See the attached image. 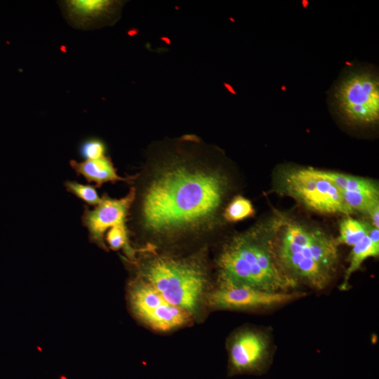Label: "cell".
<instances>
[{
    "label": "cell",
    "instance_id": "2e32d148",
    "mask_svg": "<svg viewBox=\"0 0 379 379\" xmlns=\"http://www.w3.org/2000/svg\"><path fill=\"white\" fill-rule=\"evenodd\" d=\"M105 240L109 248L114 251L123 248L131 260L135 259V251L129 244L128 228L126 227H114L107 230Z\"/></svg>",
    "mask_w": 379,
    "mask_h": 379
},
{
    "label": "cell",
    "instance_id": "52a82bcc",
    "mask_svg": "<svg viewBox=\"0 0 379 379\" xmlns=\"http://www.w3.org/2000/svg\"><path fill=\"white\" fill-rule=\"evenodd\" d=\"M129 301L135 316L154 331H172L187 325L192 319L187 312L167 302L140 277L130 285Z\"/></svg>",
    "mask_w": 379,
    "mask_h": 379
},
{
    "label": "cell",
    "instance_id": "7c38bea8",
    "mask_svg": "<svg viewBox=\"0 0 379 379\" xmlns=\"http://www.w3.org/2000/svg\"><path fill=\"white\" fill-rule=\"evenodd\" d=\"M320 174L332 182L340 192L361 193L379 199L378 184L365 178L319 170Z\"/></svg>",
    "mask_w": 379,
    "mask_h": 379
},
{
    "label": "cell",
    "instance_id": "5b68a950",
    "mask_svg": "<svg viewBox=\"0 0 379 379\" xmlns=\"http://www.w3.org/2000/svg\"><path fill=\"white\" fill-rule=\"evenodd\" d=\"M333 110L347 124L375 125L379 120V77L371 66L347 68L333 88Z\"/></svg>",
    "mask_w": 379,
    "mask_h": 379
},
{
    "label": "cell",
    "instance_id": "30bf717a",
    "mask_svg": "<svg viewBox=\"0 0 379 379\" xmlns=\"http://www.w3.org/2000/svg\"><path fill=\"white\" fill-rule=\"evenodd\" d=\"M135 196V188L120 199H112L105 194L93 209L85 206L81 222L88 231L90 240L106 248L105 234L112 227H126L128 213Z\"/></svg>",
    "mask_w": 379,
    "mask_h": 379
},
{
    "label": "cell",
    "instance_id": "e0dca14e",
    "mask_svg": "<svg viewBox=\"0 0 379 379\" xmlns=\"http://www.w3.org/2000/svg\"><path fill=\"white\" fill-rule=\"evenodd\" d=\"M251 202L241 197H235L225 209L224 218L229 222H237L254 215Z\"/></svg>",
    "mask_w": 379,
    "mask_h": 379
},
{
    "label": "cell",
    "instance_id": "d6986e66",
    "mask_svg": "<svg viewBox=\"0 0 379 379\" xmlns=\"http://www.w3.org/2000/svg\"><path fill=\"white\" fill-rule=\"evenodd\" d=\"M106 147L98 138H91L82 141L79 147L80 156L84 159H96L105 157Z\"/></svg>",
    "mask_w": 379,
    "mask_h": 379
},
{
    "label": "cell",
    "instance_id": "7a4b0ae2",
    "mask_svg": "<svg viewBox=\"0 0 379 379\" xmlns=\"http://www.w3.org/2000/svg\"><path fill=\"white\" fill-rule=\"evenodd\" d=\"M279 221L277 213L226 242L218 258V277L267 292L293 291L298 284L283 272L274 251Z\"/></svg>",
    "mask_w": 379,
    "mask_h": 379
},
{
    "label": "cell",
    "instance_id": "8992f818",
    "mask_svg": "<svg viewBox=\"0 0 379 379\" xmlns=\"http://www.w3.org/2000/svg\"><path fill=\"white\" fill-rule=\"evenodd\" d=\"M278 189L313 212L345 216L354 213L337 187L314 168L293 167L281 171Z\"/></svg>",
    "mask_w": 379,
    "mask_h": 379
},
{
    "label": "cell",
    "instance_id": "ba28073f",
    "mask_svg": "<svg viewBox=\"0 0 379 379\" xmlns=\"http://www.w3.org/2000/svg\"><path fill=\"white\" fill-rule=\"evenodd\" d=\"M304 295L296 291L267 292L218 277L217 285L208 293L206 299L213 309L248 310L276 307Z\"/></svg>",
    "mask_w": 379,
    "mask_h": 379
},
{
    "label": "cell",
    "instance_id": "277c9868",
    "mask_svg": "<svg viewBox=\"0 0 379 379\" xmlns=\"http://www.w3.org/2000/svg\"><path fill=\"white\" fill-rule=\"evenodd\" d=\"M139 274L171 305L192 317L199 313L208 284L206 267L199 257L156 255L142 262Z\"/></svg>",
    "mask_w": 379,
    "mask_h": 379
},
{
    "label": "cell",
    "instance_id": "8fae6325",
    "mask_svg": "<svg viewBox=\"0 0 379 379\" xmlns=\"http://www.w3.org/2000/svg\"><path fill=\"white\" fill-rule=\"evenodd\" d=\"M69 164L77 175L82 176L88 183L93 182L95 187L109 182L128 180L118 175L112 161L106 156L82 161L70 160Z\"/></svg>",
    "mask_w": 379,
    "mask_h": 379
},
{
    "label": "cell",
    "instance_id": "ac0fdd59",
    "mask_svg": "<svg viewBox=\"0 0 379 379\" xmlns=\"http://www.w3.org/2000/svg\"><path fill=\"white\" fill-rule=\"evenodd\" d=\"M64 185L69 193L84 201L88 206H95L101 200L95 187L90 184H82L77 181L67 180L65 182Z\"/></svg>",
    "mask_w": 379,
    "mask_h": 379
},
{
    "label": "cell",
    "instance_id": "6da1fadb",
    "mask_svg": "<svg viewBox=\"0 0 379 379\" xmlns=\"http://www.w3.org/2000/svg\"><path fill=\"white\" fill-rule=\"evenodd\" d=\"M220 172L175 163L157 171L141 192L139 224L145 231L174 237L207 228L215 220L227 188Z\"/></svg>",
    "mask_w": 379,
    "mask_h": 379
},
{
    "label": "cell",
    "instance_id": "9a60e30c",
    "mask_svg": "<svg viewBox=\"0 0 379 379\" xmlns=\"http://www.w3.org/2000/svg\"><path fill=\"white\" fill-rule=\"evenodd\" d=\"M371 224L346 216L340 223L339 236L336 238L339 245L353 246L368 234Z\"/></svg>",
    "mask_w": 379,
    "mask_h": 379
},
{
    "label": "cell",
    "instance_id": "9c48e42d",
    "mask_svg": "<svg viewBox=\"0 0 379 379\" xmlns=\"http://www.w3.org/2000/svg\"><path fill=\"white\" fill-rule=\"evenodd\" d=\"M227 350L230 375L262 374L269 368L272 359L270 336L258 329L244 328L236 332Z\"/></svg>",
    "mask_w": 379,
    "mask_h": 379
},
{
    "label": "cell",
    "instance_id": "3957f363",
    "mask_svg": "<svg viewBox=\"0 0 379 379\" xmlns=\"http://www.w3.org/2000/svg\"><path fill=\"white\" fill-rule=\"evenodd\" d=\"M339 244L323 230L280 213L274 239L277 262L298 284L323 290L331 283L339 263Z\"/></svg>",
    "mask_w": 379,
    "mask_h": 379
},
{
    "label": "cell",
    "instance_id": "5bb4252c",
    "mask_svg": "<svg viewBox=\"0 0 379 379\" xmlns=\"http://www.w3.org/2000/svg\"><path fill=\"white\" fill-rule=\"evenodd\" d=\"M379 255V244L374 243L367 234L352 246L349 255V265L345 270L341 290H347L351 276L360 269L364 262L369 258H377Z\"/></svg>",
    "mask_w": 379,
    "mask_h": 379
},
{
    "label": "cell",
    "instance_id": "4fadbf2b",
    "mask_svg": "<svg viewBox=\"0 0 379 379\" xmlns=\"http://www.w3.org/2000/svg\"><path fill=\"white\" fill-rule=\"evenodd\" d=\"M66 10L69 18L77 24L88 25L94 19L107 11L112 2L105 0L66 1Z\"/></svg>",
    "mask_w": 379,
    "mask_h": 379
}]
</instances>
